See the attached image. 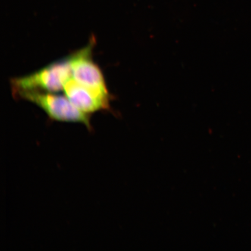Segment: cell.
<instances>
[{"instance_id": "6da1fadb", "label": "cell", "mask_w": 251, "mask_h": 251, "mask_svg": "<svg viewBox=\"0 0 251 251\" xmlns=\"http://www.w3.org/2000/svg\"><path fill=\"white\" fill-rule=\"evenodd\" d=\"M13 93L39 106L52 120L81 124L88 129H92L91 115L77 108L65 95L37 90H20Z\"/></svg>"}, {"instance_id": "7a4b0ae2", "label": "cell", "mask_w": 251, "mask_h": 251, "mask_svg": "<svg viewBox=\"0 0 251 251\" xmlns=\"http://www.w3.org/2000/svg\"><path fill=\"white\" fill-rule=\"evenodd\" d=\"M71 78L72 68L68 56L27 76L14 78L11 83L13 92L20 90H37L58 93L64 90L65 83Z\"/></svg>"}, {"instance_id": "3957f363", "label": "cell", "mask_w": 251, "mask_h": 251, "mask_svg": "<svg viewBox=\"0 0 251 251\" xmlns=\"http://www.w3.org/2000/svg\"><path fill=\"white\" fill-rule=\"evenodd\" d=\"M95 42V39L92 37L84 48L69 56L72 77L98 95L111 100L101 69L93 61V50Z\"/></svg>"}, {"instance_id": "277c9868", "label": "cell", "mask_w": 251, "mask_h": 251, "mask_svg": "<svg viewBox=\"0 0 251 251\" xmlns=\"http://www.w3.org/2000/svg\"><path fill=\"white\" fill-rule=\"evenodd\" d=\"M63 91L70 101L86 114L91 115L109 108V99L100 96L81 85L72 77L65 83Z\"/></svg>"}]
</instances>
